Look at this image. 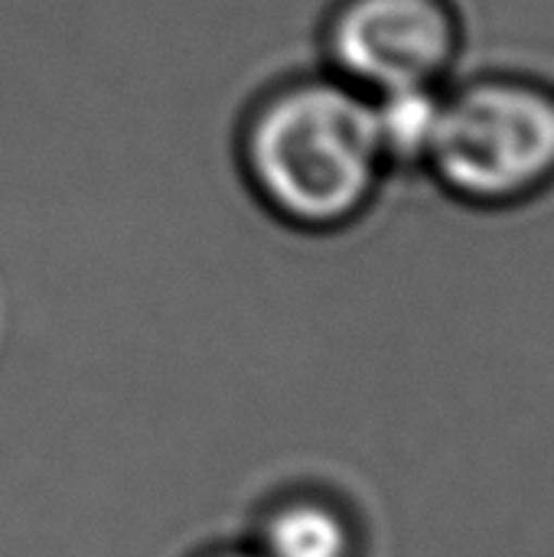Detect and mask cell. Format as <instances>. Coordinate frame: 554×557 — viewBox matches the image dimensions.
Instances as JSON below:
<instances>
[{"instance_id":"1","label":"cell","mask_w":554,"mask_h":557,"mask_svg":"<svg viewBox=\"0 0 554 557\" xmlns=\"http://www.w3.org/2000/svg\"><path fill=\"white\" fill-rule=\"evenodd\" d=\"M242 160L255 196L291 228L356 222L389 170L372 98L340 75H304L251 114Z\"/></svg>"},{"instance_id":"2","label":"cell","mask_w":554,"mask_h":557,"mask_svg":"<svg viewBox=\"0 0 554 557\" xmlns=\"http://www.w3.org/2000/svg\"><path fill=\"white\" fill-rule=\"evenodd\" d=\"M424 166L473 206L535 196L554 180V88L526 75H480L444 91Z\"/></svg>"},{"instance_id":"3","label":"cell","mask_w":554,"mask_h":557,"mask_svg":"<svg viewBox=\"0 0 554 557\" xmlns=\"http://www.w3.org/2000/svg\"><path fill=\"white\" fill-rule=\"evenodd\" d=\"M333 75L366 95L441 85L460 55L447 0H343L327 23Z\"/></svg>"},{"instance_id":"4","label":"cell","mask_w":554,"mask_h":557,"mask_svg":"<svg viewBox=\"0 0 554 557\" xmlns=\"http://www.w3.org/2000/svg\"><path fill=\"white\" fill-rule=\"evenodd\" d=\"M251 545L264 557H362V529L336 496L291 490L261 509Z\"/></svg>"},{"instance_id":"5","label":"cell","mask_w":554,"mask_h":557,"mask_svg":"<svg viewBox=\"0 0 554 557\" xmlns=\"http://www.w3.org/2000/svg\"><path fill=\"white\" fill-rule=\"evenodd\" d=\"M376 111V131L389 166H424L441 124L444 91L441 85L398 88L369 95Z\"/></svg>"},{"instance_id":"6","label":"cell","mask_w":554,"mask_h":557,"mask_svg":"<svg viewBox=\"0 0 554 557\" xmlns=\"http://www.w3.org/2000/svg\"><path fill=\"white\" fill-rule=\"evenodd\" d=\"M196 557H264L251 542L248 545H219V548H209Z\"/></svg>"}]
</instances>
